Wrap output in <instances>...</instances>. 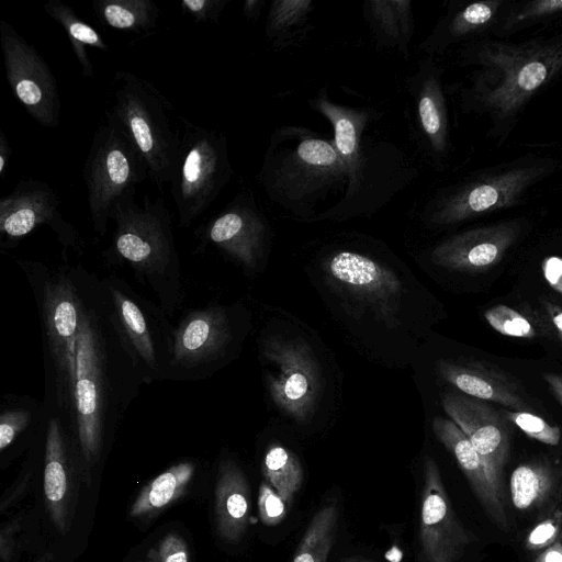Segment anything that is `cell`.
<instances>
[{"label": "cell", "instance_id": "1", "mask_svg": "<svg viewBox=\"0 0 562 562\" xmlns=\"http://www.w3.org/2000/svg\"><path fill=\"white\" fill-rule=\"evenodd\" d=\"M71 270L80 326L70 425L80 457L91 468L100 460L144 380L113 322L102 279L79 266Z\"/></svg>", "mask_w": 562, "mask_h": 562}, {"label": "cell", "instance_id": "2", "mask_svg": "<svg viewBox=\"0 0 562 562\" xmlns=\"http://www.w3.org/2000/svg\"><path fill=\"white\" fill-rule=\"evenodd\" d=\"M480 69L462 94L469 110L488 114L507 133L525 104L562 71V34L524 43L482 41L462 52Z\"/></svg>", "mask_w": 562, "mask_h": 562}, {"label": "cell", "instance_id": "3", "mask_svg": "<svg viewBox=\"0 0 562 562\" xmlns=\"http://www.w3.org/2000/svg\"><path fill=\"white\" fill-rule=\"evenodd\" d=\"M135 192L127 193L112 210L114 232L105 259L112 265H127L172 316L184 299L172 218L162 199L145 196L139 205Z\"/></svg>", "mask_w": 562, "mask_h": 562}, {"label": "cell", "instance_id": "4", "mask_svg": "<svg viewBox=\"0 0 562 562\" xmlns=\"http://www.w3.org/2000/svg\"><path fill=\"white\" fill-rule=\"evenodd\" d=\"M33 291L40 317L44 359V407L70 424L76 379L79 297L69 267L48 268L16 260Z\"/></svg>", "mask_w": 562, "mask_h": 562}, {"label": "cell", "instance_id": "5", "mask_svg": "<svg viewBox=\"0 0 562 562\" xmlns=\"http://www.w3.org/2000/svg\"><path fill=\"white\" fill-rule=\"evenodd\" d=\"M258 178L271 201L303 216L348 184L334 143L302 127L276 131Z\"/></svg>", "mask_w": 562, "mask_h": 562}, {"label": "cell", "instance_id": "6", "mask_svg": "<svg viewBox=\"0 0 562 562\" xmlns=\"http://www.w3.org/2000/svg\"><path fill=\"white\" fill-rule=\"evenodd\" d=\"M113 103L105 111L143 157L153 183L169 184L179 148V132L170 126L172 104L148 80L126 70L114 75Z\"/></svg>", "mask_w": 562, "mask_h": 562}, {"label": "cell", "instance_id": "7", "mask_svg": "<svg viewBox=\"0 0 562 562\" xmlns=\"http://www.w3.org/2000/svg\"><path fill=\"white\" fill-rule=\"evenodd\" d=\"M233 175L226 137L182 119L170 192L181 227H189L215 201Z\"/></svg>", "mask_w": 562, "mask_h": 562}, {"label": "cell", "instance_id": "8", "mask_svg": "<svg viewBox=\"0 0 562 562\" xmlns=\"http://www.w3.org/2000/svg\"><path fill=\"white\" fill-rule=\"evenodd\" d=\"M82 177L93 233L103 237L116 203L149 177L137 148L108 113L94 132Z\"/></svg>", "mask_w": 562, "mask_h": 562}, {"label": "cell", "instance_id": "9", "mask_svg": "<svg viewBox=\"0 0 562 562\" xmlns=\"http://www.w3.org/2000/svg\"><path fill=\"white\" fill-rule=\"evenodd\" d=\"M102 281L113 322L144 383L167 380L175 342L167 313L116 274Z\"/></svg>", "mask_w": 562, "mask_h": 562}, {"label": "cell", "instance_id": "10", "mask_svg": "<svg viewBox=\"0 0 562 562\" xmlns=\"http://www.w3.org/2000/svg\"><path fill=\"white\" fill-rule=\"evenodd\" d=\"M546 165H524L438 193L425 207L431 226L453 225L516 204L543 177Z\"/></svg>", "mask_w": 562, "mask_h": 562}, {"label": "cell", "instance_id": "11", "mask_svg": "<svg viewBox=\"0 0 562 562\" xmlns=\"http://www.w3.org/2000/svg\"><path fill=\"white\" fill-rule=\"evenodd\" d=\"M173 339L167 380L206 379L227 358L235 340L231 310L211 304L189 311L175 327Z\"/></svg>", "mask_w": 562, "mask_h": 562}, {"label": "cell", "instance_id": "12", "mask_svg": "<svg viewBox=\"0 0 562 562\" xmlns=\"http://www.w3.org/2000/svg\"><path fill=\"white\" fill-rule=\"evenodd\" d=\"M266 360V385L274 405L297 423L314 413L322 387L321 372L310 346L280 336L262 344Z\"/></svg>", "mask_w": 562, "mask_h": 562}, {"label": "cell", "instance_id": "13", "mask_svg": "<svg viewBox=\"0 0 562 562\" xmlns=\"http://www.w3.org/2000/svg\"><path fill=\"white\" fill-rule=\"evenodd\" d=\"M0 45L14 97L38 124L56 127L60 99L55 76L44 58L4 20H0Z\"/></svg>", "mask_w": 562, "mask_h": 562}, {"label": "cell", "instance_id": "14", "mask_svg": "<svg viewBox=\"0 0 562 562\" xmlns=\"http://www.w3.org/2000/svg\"><path fill=\"white\" fill-rule=\"evenodd\" d=\"M59 200L46 182L34 179L20 181L0 199V238L2 247H12L35 228L47 225L63 245L76 252L85 246L80 233L58 210Z\"/></svg>", "mask_w": 562, "mask_h": 562}, {"label": "cell", "instance_id": "15", "mask_svg": "<svg viewBox=\"0 0 562 562\" xmlns=\"http://www.w3.org/2000/svg\"><path fill=\"white\" fill-rule=\"evenodd\" d=\"M312 108L325 116L334 130V146L345 166L348 176L344 199L319 218H336L338 213L359 211L369 189L368 172L370 168L369 151L364 147V132L373 120V112L352 109L334 103L327 94H319L312 100Z\"/></svg>", "mask_w": 562, "mask_h": 562}, {"label": "cell", "instance_id": "16", "mask_svg": "<svg viewBox=\"0 0 562 562\" xmlns=\"http://www.w3.org/2000/svg\"><path fill=\"white\" fill-rule=\"evenodd\" d=\"M268 227L249 194L240 193L198 228L203 245H211L254 272L263 254Z\"/></svg>", "mask_w": 562, "mask_h": 562}, {"label": "cell", "instance_id": "17", "mask_svg": "<svg viewBox=\"0 0 562 562\" xmlns=\"http://www.w3.org/2000/svg\"><path fill=\"white\" fill-rule=\"evenodd\" d=\"M419 538L427 562H456L471 539L458 520L435 460L425 458Z\"/></svg>", "mask_w": 562, "mask_h": 562}, {"label": "cell", "instance_id": "18", "mask_svg": "<svg viewBox=\"0 0 562 562\" xmlns=\"http://www.w3.org/2000/svg\"><path fill=\"white\" fill-rule=\"evenodd\" d=\"M445 412L469 437L497 486L510 449V424L502 411L482 400L449 392L442 397Z\"/></svg>", "mask_w": 562, "mask_h": 562}, {"label": "cell", "instance_id": "19", "mask_svg": "<svg viewBox=\"0 0 562 562\" xmlns=\"http://www.w3.org/2000/svg\"><path fill=\"white\" fill-rule=\"evenodd\" d=\"M325 271L342 289L370 304L386 322L393 319L403 285L390 268L367 255L339 250L326 259Z\"/></svg>", "mask_w": 562, "mask_h": 562}, {"label": "cell", "instance_id": "20", "mask_svg": "<svg viewBox=\"0 0 562 562\" xmlns=\"http://www.w3.org/2000/svg\"><path fill=\"white\" fill-rule=\"evenodd\" d=\"M520 234L518 221H506L456 234L436 245L431 261L442 268L479 272L497 265Z\"/></svg>", "mask_w": 562, "mask_h": 562}, {"label": "cell", "instance_id": "21", "mask_svg": "<svg viewBox=\"0 0 562 562\" xmlns=\"http://www.w3.org/2000/svg\"><path fill=\"white\" fill-rule=\"evenodd\" d=\"M409 91L420 142L434 159H441L449 149V122L440 69L432 56L418 63L409 78Z\"/></svg>", "mask_w": 562, "mask_h": 562}, {"label": "cell", "instance_id": "22", "mask_svg": "<svg viewBox=\"0 0 562 562\" xmlns=\"http://www.w3.org/2000/svg\"><path fill=\"white\" fill-rule=\"evenodd\" d=\"M44 438V493L54 524L64 531L68 475L79 449L71 425L54 411L46 409Z\"/></svg>", "mask_w": 562, "mask_h": 562}, {"label": "cell", "instance_id": "23", "mask_svg": "<svg viewBox=\"0 0 562 562\" xmlns=\"http://www.w3.org/2000/svg\"><path fill=\"white\" fill-rule=\"evenodd\" d=\"M432 430L457 460L488 516L501 527H506L503 488L491 477L469 437L453 420L443 417L434 418Z\"/></svg>", "mask_w": 562, "mask_h": 562}, {"label": "cell", "instance_id": "24", "mask_svg": "<svg viewBox=\"0 0 562 562\" xmlns=\"http://www.w3.org/2000/svg\"><path fill=\"white\" fill-rule=\"evenodd\" d=\"M437 368L448 383L468 396L495 402L513 411L529 412L517 384L490 367L440 360Z\"/></svg>", "mask_w": 562, "mask_h": 562}, {"label": "cell", "instance_id": "25", "mask_svg": "<svg viewBox=\"0 0 562 562\" xmlns=\"http://www.w3.org/2000/svg\"><path fill=\"white\" fill-rule=\"evenodd\" d=\"M250 516V493L240 468L232 460L220 462L215 486V519L220 536L227 541L239 540L247 530Z\"/></svg>", "mask_w": 562, "mask_h": 562}, {"label": "cell", "instance_id": "26", "mask_svg": "<svg viewBox=\"0 0 562 562\" xmlns=\"http://www.w3.org/2000/svg\"><path fill=\"white\" fill-rule=\"evenodd\" d=\"M503 4L501 0L477 1L445 16L420 44V49L428 56L442 54L452 44L491 24Z\"/></svg>", "mask_w": 562, "mask_h": 562}, {"label": "cell", "instance_id": "27", "mask_svg": "<svg viewBox=\"0 0 562 562\" xmlns=\"http://www.w3.org/2000/svg\"><path fill=\"white\" fill-rule=\"evenodd\" d=\"M364 18L381 46L396 48L409 56L414 20L408 0H372L363 3Z\"/></svg>", "mask_w": 562, "mask_h": 562}, {"label": "cell", "instance_id": "28", "mask_svg": "<svg viewBox=\"0 0 562 562\" xmlns=\"http://www.w3.org/2000/svg\"><path fill=\"white\" fill-rule=\"evenodd\" d=\"M46 423L44 404L29 395L7 394L0 406V452L8 451L23 438L29 439Z\"/></svg>", "mask_w": 562, "mask_h": 562}, {"label": "cell", "instance_id": "29", "mask_svg": "<svg viewBox=\"0 0 562 562\" xmlns=\"http://www.w3.org/2000/svg\"><path fill=\"white\" fill-rule=\"evenodd\" d=\"M44 11L63 27L82 75L86 78H91L93 76V67L87 47L90 46L106 52L109 49L108 44L71 7L60 0H48L44 4Z\"/></svg>", "mask_w": 562, "mask_h": 562}, {"label": "cell", "instance_id": "30", "mask_svg": "<svg viewBox=\"0 0 562 562\" xmlns=\"http://www.w3.org/2000/svg\"><path fill=\"white\" fill-rule=\"evenodd\" d=\"M92 10L103 25L134 33L153 31L160 13L151 0H94Z\"/></svg>", "mask_w": 562, "mask_h": 562}, {"label": "cell", "instance_id": "31", "mask_svg": "<svg viewBox=\"0 0 562 562\" xmlns=\"http://www.w3.org/2000/svg\"><path fill=\"white\" fill-rule=\"evenodd\" d=\"M194 471L193 462H181L160 473L140 491L131 507V516H144L168 506L184 492Z\"/></svg>", "mask_w": 562, "mask_h": 562}, {"label": "cell", "instance_id": "32", "mask_svg": "<svg viewBox=\"0 0 562 562\" xmlns=\"http://www.w3.org/2000/svg\"><path fill=\"white\" fill-rule=\"evenodd\" d=\"M263 474L286 505H291L303 481V469L297 457L288 448L273 443L263 458Z\"/></svg>", "mask_w": 562, "mask_h": 562}, {"label": "cell", "instance_id": "33", "mask_svg": "<svg viewBox=\"0 0 562 562\" xmlns=\"http://www.w3.org/2000/svg\"><path fill=\"white\" fill-rule=\"evenodd\" d=\"M338 521V509L326 505L310 521L292 562H326L331 550Z\"/></svg>", "mask_w": 562, "mask_h": 562}, {"label": "cell", "instance_id": "34", "mask_svg": "<svg viewBox=\"0 0 562 562\" xmlns=\"http://www.w3.org/2000/svg\"><path fill=\"white\" fill-rule=\"evenodd\" d=\"M553 477L550 469L538 462L517 467L510 476V495L514 506L528 510L540 505L550 494Z\"/></svg>", "mask_w": 562, "mask_h": 562}, {"label": "cell", "instance_id": "35", "mask_svg": "<svg viewBox=\"0 0 562 562\" xmlns=\"http://www.w3.org/2000/svg\"><path fill=\"white\" fill-rule=\"evenodd\" d=\"M313 10L311 0H276L271 2L266 23L270 40L284 37L291 30L303 24Z\"/></svg>", "mask_w": 562, "mask_h": 562}, {"label": "cell", "instance_id": "36", "mask_svg": "<svg viewBox=\"0 0 562 562\" xmlns=\"http://www.w3.org/2000/svg\"><path fill=\"white\" fill-rule=\"evenodd\" d=\"M484 317L495 331L504 336L531 339L537 335L526 316L505 304L486 310Z\"/></svg>", "mask_w": 562, "mask_h": 562}, {"label": "cell", "instance_id": "37", "mask_svg": "<svg viewBox=\"0 0 562 562\" xmlns=\"http://www.w3.org/2000/svg\"><path fill=\"white\" fill-rule=\"evenodd\" d=\"M504 416L528 437L542 443L555 446L561 440V429L538 415L525 411H502Z\"/></svg>", "mask_w": 562, "mask_h": 562}, {"label": "cell", "instance_id": "38", "mask_svg": "<svg viewBox=\"0 0 562 562\" xmlns=\"http://www.w3.org/2000/svg\"><path fill=\"white\" fill-rule=\"evenodd\" d=\"M562 13V0H535L514 9L505 18L503 29L507 32L517 31L526 24Z\"/></svg>", "mask_w": 562, "mask_h": 562}, {"label": "cell", "instance_id": "39", "mask_svg": "<svg viewBox=\"0 0 562 562\" xmlns=\"http://www.w3.org/2000/svg\"><path fill=\"white\" fill-rule=\"evenodd\" d=\"M258 513L266 526H276L286 516L285 502L268 482H262L259 488Z\"/></svg>", "mask_w": 562, "mask_h": 562}, {"label": "cell", "instance_id": "40", "mask_svg": "<svg viewBox=\"0 0 562 562\" xmlns=\"http://www.w3.org/2000/svg\"><path fill=\"white\" fill-rule=\"evenodd\" d=\"M561 513L557 512L535 526L526 539L527 549L539 550L552 546L561 532Z\"/></svg>", "mask_w": 562, "mask_h": 562}, {"label": "cell", "instance_id": "41", "mask_svg": "<svg viewBox=\"0 0 562 562\" xmlns=\"http://www.w3.org/2000/svg\"><path fill=\"white\" fill-rule=\"evenodd\" d=\"M227 0H182L181 11L199 23H215L218 21Z\"/></svg>", "mask_w": 562, "mask_h": 562}, {"label": "cell", "instance_id": "42", "mask_svg": "<svg viewBox=\"0 0 562 562\" xmlns=\"http://www.w3.org/2000/svg\"><path fill=\"white\" fill-rule=\"evenodd\" d=\"M156 557L157 562H188L187 544L177 535H168L160 541Z\"/></svg>", "mask_w": 562, "mask_h": 562}, {"label": "cell", "instance_id": "43", "mask_svg": "<svg viewBox=\"0 0 562 562\" xmlns=\"http://www.w3.org/2000/svg\"><path fill=\"white\" fill-rule=\"evenodd\" d=\"M541 268L548 284L562 295V257H546L542 260Z\"/></svg>", "mask_w": 562, "mask_h": 562}, {"label": "cell", "instance_id": "44", "mask_svg": "<svg viewBox=\"0 0 562 562\" xmlns=\"http://www.w3.org/2000/svg\"><path fill=\"white\" fill-rule=\"evenodd\" d=\"M544 311L562 341V307L553 302H543Z\"/></svg>", "mask_w": 562, "mask_h": 562}, {"label": "cell", "instance_id": "45", "mask_svg": "<svg viewBox=\"0 0 562 562\" xmlns=\"http://www.w3.org/2000/svg\"><path fill=\"white\" fill-rule=\"evenodd\" d=\"M544 381L547 382L551 394L558 401V403L562 406V374L553 373V372H544L542 374Z\"/></svg>", "mask_w": 562, "mask_h": 562}, {"label": "cell", "instance_id": "46", "mask_svg": "<svg viewBox=\"0 0 562 562\" xmlns=\"http://www.w3.org/2000/svg\"><path fill=\"white\" fill-rule=\"evenodd\" d=\"M11 147L3 131H0V178H3L8 170L11 157Z\"/></svg>", "mask_w": 562, "mask_h": 562}, {"label": "cell", "instance_id": "47", "mask_svg": "<svg viewBox=\"0 0 562 562\" xmlns=\"http://www.w3.org/2000/svg\"><path fill=\"white\" fill-rule=\"evenodd\" d=\"M535 562H562V543L554 542L552 546L546 548Z\"/></svg>", "mask_w": 562, "mask_h": 562}, {"label": "cell", "instance_id": "48", "mask_svg": "<svg viewBox=\"0 0 562 562\" xmlns=\"http://www.w3.org/2000/svg\"><path fill=\"white\" fill-rule=\"evenodd\" d=\"M265 4L263 0H246L243 3V12L249 20H257Z\"/></svg>", "mask_w": 562, "mask_h": 562}, {"label": "cell", "instance_id": "49", "mask_svg": "<svg viewBox=\"0 0 562 562\" xmlns=\"http://www.w3.org/2000/svg\"><path fill=\"white\" fill-rule=\"evenodd\" d=\"M347 562H374V561L368 560V559H358L357 558V559H351V560H349Z\"/></svg>", "mask_w": 562, "mask_h": 562}]
</instances>
